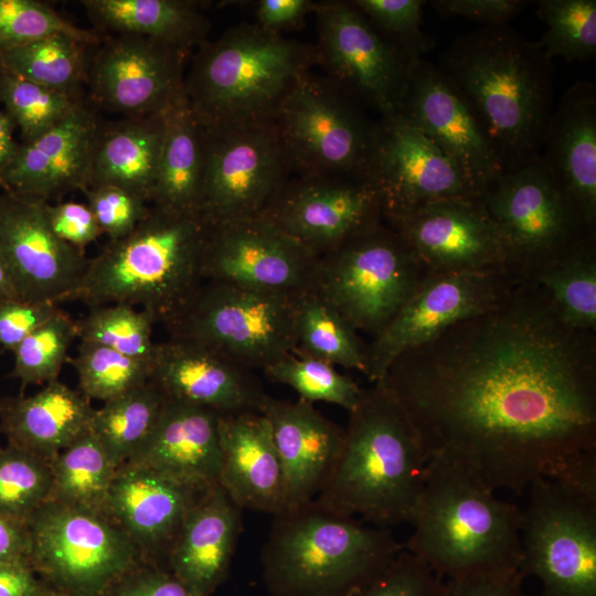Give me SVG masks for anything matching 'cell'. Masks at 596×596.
<instances>
[{"mask_svg":"<svg viewBox=\"0 0 596 596\" xmlns=\"http://www.w3.org/2000/svg\"><path fill=\"white\" fill-rule=\"evenodd\" d=\"M427 461L521 494L558 458L596 448V332L568 327L530 278L397 356L380 381Z\"/></svg>","mask_w":596,"mask_h":596,"instance_id":"1","label":"cell"},{"mask_svg":"<svg viewBox=\"0 0 596 596\" xmlns=\"http://www.w3.org/2000/svg\"><path fill=\"white\" fill-rule=\"evenodd\" d=\"M436 66L472 107L503 170L540 155L552 114L553 67L536 41L509 23L481 26L456 36Z\"/></svg>","mask_w":596,"mask_h":596,"instance_id":"2","label":"cell"},{"mask_svg":"<svg viewBox=\"0 0 596 596\" xmlns=\"http://www.w3.org/2000/svg\"><path fill=\"white\" fill-rule=\"evenodd\" d=\"M371 384L349 412L340 453L316 499L376 526L409 523L427 457L401 404L382 382Z\"/></svg>","mask_w":596,"mask_h":596,"instance_id":"3","label":"cell"},{"mask_svg":"<svg viewBox=\"0 0 596 596\" xmlns=\"http://www.w3.org/2000/svg\"><path fill=\"white\" fill-rule=\"evenodd\" d=\"M209 224L199 213L150 210L126 237L108 241L88 259L67 301L89 308L139 306L166 326L204 281L202 253Z\"/></svg>","mask_w":596,"mask_h":596,"instance_id":"4","label":"cell"},{"mask_svg":"<svg viewBox=\"0 0 596 596\" xmlns=\"http://www.w3.org/2000/svg\"><path fill=\"white\" fill-rule=\"evenodd\" d=\"M274 518L262 552L264 582L274 596H352L404 549L389 529L317 499Z\"/></svg>","mask_w":596,"mask_h":596,"instance_id":"5","label":"cell"},{"mask_svg":"<svg viewBox=\"0 0 596 596\" xmlns=\"http://www.w3.org/2000/svg\"><path fill=\"white\" fill-rule=\"evenodd\" d=\"M522 510L460 471L427 464L405 549L441 578L519 572Z\"/></svg>","mask_w":596,"mask_h":596,"instance_id":"6","label":"cell"},{"mask_svg":"<svg viewBox=\"0 0 596 596\" xmlns=\"http://www.w3.org/2000/svg\"><path fill=\"white\" fill-rule=\"evenodd\" d=\"M319 63L316 45L242 23L198 46L184 93L202 128L270 120L295 82Z\"/></svg>","mask_w":596,"mask_h":596,"instance_id":"7","label":"cell"},{"mask_svg":"<svg viewBox=\"0 0 596 596\" xmlns=\"http://www.w3.org/2000/svg\"><path fill=\"white\" fill-rule=\"evenodd\" d=\"M292 174L368 177L377 121L327 77H299L273 117Z\"/></svg>","mask_w":596,"mask_h":596,"instance_id":"8","label":"cell"},{"mask_svg":"<svg viewBox=\"0 0 596 596\" xmlns=\"http://www.w3.org/2000/svg\"><path fill=\"white\" fill-rule=\"evenodd\" d=\"M426 274L400 234L381 222L317 257L312 287L373 338Z\"/></svg>","mask_w":596,"mask_h":596,"instance_id":"9","label":"cell"},{"mask_svg":"<svg viewBox=\"0 0 596 596\" xmlns=\"http://www.w3.org/2000/svg\"><path fill=\"white\" fill-rule=\"evenodd\" d=\"M481 200L499 231L509 269L523 279L596 234L540 155L503 170Z\"/></svg>","mask_w":596,"mask_h":596,"instance_id":"10","label":"cell"},{"mask_svg":"<svg viewBox=\"0 0 596 596\" xmlns=\"http://www.w3.org/2000/svg\"><path fill=\"white\" fill-rule=\"evenodd\" d=\"M28 561L49 586L72 596H102L142 558L103 513L52 500L26 521Z\"/></svg>","mask_w":596,"mask_h":596,"instance_id":"11","label":"cell"},{"mask_svg":"<svg viewBox=\"0 0 596 596\" xmlns=\"http://www.w3.org/2000/svg\"><path fill=\"white\" fill-rule=\"evenodd\" d=\"M295 297L207 280L164 327L169 337L202 343L264 371L294 353Z\"/></svg>","mask_w":596,"mask_h":596,"instance_id":"12","label":"cell"},{"mask_svg":"<svg viewBox=\"0 0 596 596\" xmlns=\"http://www.w3.org/2000/svg\"><path fill=\"white\" fill-rule=\"evenodd\" d=\"M522 510L519 573L540 596H596V502L540 476Z\"/></svg>","mask_w":596,"mask_h":596,"instance_id":"13","label":"cell"},{"mask_svg":"<svg viewBox=\"0 0 596 596\" xmlns=\"http://www.w3.org/2000/svg\"><path fill=\"white\" fill-rule=\"evenodd\" d=\"M319 65L337 87L382 117L400 113L417 53L383 34L352 1L316 2Z\"/></svg>","mask_w":596,"mask_h":596,"instance_id":"14","label":"cell"},{"mask_svg":"<svg viewBox=\"0 0 596 596\" xmlns=\"http://www.w3.org/2000/svg\"><path fill=\"white\" fill-rule=\"evenodd\" d=\"M199 213L209 223L262 215L292 170L273 119L202 128Z\"/></svg>","mask_w":596,"mask_h":596,"instance_id":"15","label":"cell"},{"mask_svg":"<svg viewBox=\"0 0 596 596\" xmlns=\"http://www.w3.org/2000/svg\"><path fill=\"white\" fill-rule=\"evenodd\" d=\"M508 272L427 273L393 318L365 343L364 375L380 382L402 353L498 304L522 280Z\"/></svg>","mask_w":596,"mask_h":596,"instance_id":"16","label":"cell"},{"mask_svg":"<svg viewBox=\"0 0 596 596\" xmlns=\"http://www.w3.org/2000/svg\"><path fill=\"white\" fill-rule=\"evenodd\" d=\"M259 216L316 258L383 222L369 177H291Z\"/></svg>","mask_w":596,"mask_h":596,"instance_id":"17","label":"cell"},{"mask_svg":"<svg viewBox=\"0 0 596 596\" xmlns=\"http://www.w3.org/2000/svg\"><path fill=\"white\" fill-rule=\"evenodd\" d=\"M315 262L270 221L255 216L209 224L201 273L204 281L297 296L312 287Z\"/></svg>","mask_w":596,"mask_h":596,"instance_id":"18","label":"cell"},{"mask_svg":"<svg viewBox=\"0 0 596 596\" xmlns=\"http://www.w3.org/2000/svg\"><path fill=\"white\" fill-rule=\"evenodd\" d=\"M368 177L380 193L383 221L438 200L480 196L455 161L398 114L377 121Z\"/></svg>","mask_w":596,"mask_h":596,"instance_id":"19","label":"cell"},{"mask_svg":"<svg viewBox=\"0 0 596 596\" xmlns=\"http://www.w3.org/2000/svg\"><path fill=\"white\" fill-rule=\"evenodd\" d=\"M189 53L136 35H115L88 64L92 103L125 117L163 114L184 91Z\"/></svg>","mask_w":596,"mask_h":596,"instance_id":"20","label":"cell"},{"mask_svg":"<svg viewBox=\"0 0 596 596\" xmlns=\"http://www.w3.org/2000/svg\"><path fill=\"white\" fill-rule=\"evenodd\" d=\"M385 222L405 241L427 273L513 274L481 196L438 200Z\"/></svg>","mask_w":596,"mask_h":596,"instance_id":"21","label":"cell"},{"mask_svg":"<svg viewBox=\"0 0 596 596\" xmlns=\"http://www.w3.org/2000/svg\"><path fill=\"white\" fill-rule=\"evenodd\" d=\"M42 200L0 194V251L18 298L67 301L88 264L85 252L52 232Z\"/></svg>","mask_w":596,"mask_h":596,"instance_id":"22","label":"cell"},{"mask_svg":"<svg viewBox=\"0 0 596 596\" xmlns=\"http://www.w3.org/2000/svg\"><path fill=\"white\" fill-rule=\"evenodd\" d=\"M398 115L455 161L480 196L502 173L500 157L470 104L424 58L413 72Z\"/></svg>","mask_w":596,"mask_h":596,"instance_id":"23","label":"cell"},{"mask_svg":"<svg viewBox=\"0 0 596 596\" xmlns=\"http://www.w3.org/2000/svg\"><path fill=\"white\" fill-rule=\"evenodd\" d=\"M150 381L167 398L219 415L260 412L267 396L253 370L184 338L169 337L157 342Z\"/></svg>","mask_w":596,"mask_h":596,"instance_id":"24","label":"cell"},{"mask_svg":"<svg viewBox=\"0 0 596 596\" xmlns=\"http://www.w3.org/2000/svg\"><path fill=\"white\" fill-rule=\"evenodd\" d=\"M99 125L84 102L77 104L49 131L19 145L2 187L49 203L88 189Z\"/></svg>","mask_w":596,"mask_h":596,"instance_id":"25","label":"cell"},{"mask_svg":"<svg viewBox=\"0 0 596 596\" xmlns=\"http://www.w3.org/2000/svg\"><path fill=\"white\" fill-rule=\"evenodd\" d=\"M204 491L127 461L115 472L104 514L125 532L143 561L161 565V558L167 563L190 508Z\"/></svg>","mask_w":596,"mask_h":596,"instance_id":"26","label":"cell"},{"mask_svg":"<svg viewBox=\"0 0 596 596\" xmlns=\"http://www.w3.org/2000/svg\"><path fill=\"white\" fill-rule=\"evenodd\" d=\"M540 153L586 227L596 232V87L577 81L552 110ZM540 151V152H541Z\"/></svg>","mask_w":596,"mask_h":596,"instance_id":"27","label":"cell"},{"mask_svg":"<svg viewBox=\"0 0 596 596\" xmlns=\"http://www.w3.org/2000/svg\"><path fill=\"white\" fill-rule=\"evenodd\" d=\"M219 485L242 509L285 510L286 481L272 425L260 412L219 416Z\"/></svg>","mask_w":596,"mask_h":596,"instance_id":"28","label":"cell"},{"mask_svg":"<svg viewBox=\"0 0 596 596\" xmlns=\"http://www.w3.org/2000/svg\"><path fill=\"white\" fill-rule=\"evenodd\" d=\"M269 421L286 481L285 510L318 497L340 453L344 428L312 403L266 396L260 407Z\"/></svg>","mask_w":596,"mask_h":596,"instance_id":"29","label":"cell"},{"mask_svg":"<svg viewBox=\"0 0 596 596\" xmlns=\"http://www.w3.org/2000/svg\"><path fill=\"white\" fill-rule=\"evenodd\" d=\"M219 416L207 408L167 398L152 433L128 461L187 487L207 490L219 483L220 477Z\"/></svg>","mask_w":596,"mask_h":596,"instance_id":"30","label":"cell"},{"mask_svg":"<svg viewBox=\"0 0 596 596\" xmlns=\"http://www.w3.org/2000/svg\"><path fill=\"white\" fill-rule=\"evenodd\" d=\"M242 510L219 483L190 508L166 566L194 596H210L227 577Z\"/></svg>","mask_w":596,"mask_h":596,"instance_id":"31","label":"cell"},{"mask_svg":"<svg viewBox=\"0 0 596 596\" xmlns=\"http://www.w3.org/2000/svg\"><path fill=\"white\" fill-rule=\"evenodd\" d=\"M95 408L58 380L30 396L0 400V433L9 444L52 459L89 432Z\"/></svg>","mask_w":596,"mask_h":596,"instance_id":"32","label":"cell"},{"mask_svg":"<svg viewBox=\"0 0 596 596\" xmlns=\"http://www.w3.org/2000/svg\"><path fill=\"white\" fill-rule=\"evenodd\" d=\"M164 113L100 124L89 188L118 187L150 204L163 142Z\"/></svg>","mask_w":596,"mask_h":596,"instance_id":"33","label":"cell"},{"mask_svg":"<svg viewBox=\"0 0 596 596\" xmlns=\"http://www.w3.org/2000/svg\"><path fill=\"white\" fill-rule=\"evenodd\" d=\"M91 22L115 35H136L189 53L207 40L210 21L190 0H84Z\"/></svg>","mask_w":596,"mask_h":596,"instance_id":"34","label":"cell"},{"mask_svg":"<svg viewBox=\"0 0 596 596\" xmlns=\"http://www.w3.org/2000/svg\"><path fill=\"white\" fill-rule=\"evenodd\" d=\"M202 175V131L183 91L164 113L163 142L150 205L199 213Z\"/></svg>","mask_w":596,"mask_h":596,"instance_id":"35","label":"cell"},{"mask_svg":"<svg viewBox=\"0 0 596 596\" xmlns=\"http://www.w3.org/2000/svg\"><path fill=\"white\" fill-rule=\"evenodd\" d=\"M294 333L295 354L364 373L365 343L351 323L315 287L295 297Z\"/></svg>","mask_w":596,"mask_h":596,"instance_id":"36","label":"cell"},{"mask_svg":"<svg viewBox=\"0 0 596 596\" xmlns=\"http://www.w3.org/2000/svg\"><path fill=\"white\" fill-rule=\"evenodd\" d=\"M530 279L547 294L571 328L596 332V236H588Z\"/></svg>","mask_w":596,"mask_h":596,"instance_id":"37","label":"cell"},{"mask_svg":"<svg viewBox=\"0 0 596 596\" xmlns=\"http://www.w3.org/2000/svg\"><path fill=\"white\" fill-rule=\"evenodd\" d=\"M87 45L75 36L55 34L0 51V70L83 100V87L87 86Z\"/></svg>","mask_w":596,"mask_h":596,"instance_id":"38","label":"cell"},{"mask_svg":"<svg viewBox=\"0 0 596 596\" xmlns=\"http://www.w3.org/2000/svg\"><path fill=\"white\" fill-rule=\"evenodd\" d=\"M167 397L151 381L95 408L89 432L119 467L152 433Z\"/></svg>","mask_w":596,"mask_h":596,"instance_id":"39","label":"cell"},{"mask_svg":"<svg viewBox=\"0 0 596 596\" xmlns=\"http://www.w3.org/2000/svg\"><path fill=\"white\" fill-rule=\"evenodd\" d=\"M51 465L50 500L104 514L118 467L91 432L53 457Z\"/></svg>","mask_w":596,"mask_h":596,"instance_id":"40","label":"cell"},{"mask_svg":"<svg viewBox=\"0 0 596 596\" xmlns=\"http://www.w3.org/2000/svg\"><path fill=\"white\" fill-rule=\"evenodd\" d=\"M536 3V15L546 25L536 43L549 60L585 62L595 57V0H540Z\"/></svg>","mask_w":596,"mask_h":596,"instance_id":"41","label":"cell"},{"mask_svg":"<svg viewBox=\"0 0 596 596\" xmlns=\"http://www.w3.org/2000/svg\"><path fill=\"white\" fill-rule=\"evenodd\" d=\"M155 323L148 312L127 304L98 306L76 320L77 339L151 363L157 345Z\"/></svg>","mask_w":596,"mask_h":596,"instance_id":"42","label":"cell"},{"mask_svg":"<svg viewBox=\"0 0 596 596\" xmlns=\"http://www.w3.org/2000/svg\"><path fill=\"white\" fill-rule=\"evenodd\" d=\"M51 459L9 444L0 448V513L26 523L52 490Z\"/></svg>","mask_w":596,"mask_h":596,"instance_id":"43","label":"cell"},{"mask_svg":"<svg viewBox=\"0 0 596 596\" xmlns=\"http://www.w3.org/2000/svg\"><path fill=\"white\" fill-rule=\"evenodd\" d=\"M68 362L88 400L105 403L150 381L151 363L91 342L79 341L76 356Z\"/></svg>","mask_w":596,"mask_h":596,"instance_id":"44","label":"cell"},{"mask_svg":"<svg viewBox=\"0 0 596 596\" xmlns=\"http://www.w3.org/2000/svg\"><path fill=\"white\" fill-rule=\"evenodd\" d=\"M268 380L291 387L299 400L315 403L326 402L352 411L361 395L362 387L337 366L313 358L288 354L266 368Z\"/></svg>","mask_w":596,"mask_h":596,"instance_id":"45","label":"cell"},{"mask_svg":"<svg viewBox=\"0 0 596 596\" xmlns=\"http://www.w3.org/2000/svg\"><path fill=\"white\" fill-rule=\"evenodd\" d=\"M0 102L21 130L23 142L34 140L84 100L0 70Z\"/></svg>","mask_w":596,"mask_h":596,"instance_id":"46","label":"cell"},{"mask_svg":"<svg viewBox=\"0 0 596 596\" xmlns=\"http://www.w3.org/2000/svg\"><path fill=\"white\" fill-rule=\"evenodd\" d=\"M76 339V321L61 309L12 351V376L20 380L22 387L57 380Z\"/></svg>","mask_w":596,"mask_h":596,"instance_id":"47","label":"cell"},{"mask_svg":"<svg viewBox=\"0 0 596 596\" xmlns=\"http://www.w3.org/2000/svg\"><path fill=\"white\" fill-rule=\"evenodd\" d=\"M55 34L75 36L88 45L98 36L61 17L36 0H0V51L19 47Z\"/></svg>","mask_w":596,"mask_h":596,"instance_id":"48","label":"cell"},{"mask_svg":"<svg viewBox=\"0 0 596 596\" xmlns=\"http://www.w3.org/2000/svg\"><path fill=\"white\" fill-rule=\"evenodd\" d=\"M352 3L383 34L411 49L419 56L433 42L422 31L423 0H353Z\"/></svg>","mask_w":596,"mask_h":596,"instance_id":"49","label":"cell"},{"mask_svg":"<svg viewBox=\"0 0 596 596\" xmlns=\"http://www.w3.org/2000/svg\"><path fill=\"white\" fill-rule=\"evenodd\" d=\"M444 581L405 546L375 578L352 596H441Z\"/></svg>","mask_w":596,"mask_h":596,"instance_id":"50","label":"cell"},{"mask_svg":"<svg viewBox=\"0 0 596 596\" xmlns=\"http://www.w3.org/2000/svg\"><path fill=\"white\" fill-rule=\"evenodd\" d=\"M86 204L109 241L129 235L145 219L150 204L139 195L114 185L91 187L83 191Z\"/></svg>","mask_w":596,"mask_h":596,"instance_id":"51","label":"cell"},{"mask_svg":"<svg viewBox=\"0 0 596 596\" xmlns=\"http://www.w3.org/2000/svg\"><path fill=\"white\" fill-rule=\"evenodd\" d=\"M102 596H194L166 566L141 560Z\"/></svg>","mask_w":596,"mask_h":596,"instance_id":"52","label":"cell"},{"mask_svg":"<svg viewBox=\"0 0 596 596\" xmlns=\"http://www.w3.org/2000/svg\"><path fill=\"white\" fill-rule=\"evenodd\" d=\"M58 305L10 298L0 301V347L13 351L28 336L58 312Z\"/></svg>","mask_w":596,"mask_h":596,"instance_id":"53","label":"cell"},{"mask_svg":"<svg viewBox=\"0 0 596 596\" xmlns=\"http://www.w3.org/2000/svg\"><path fill=\"white\" fill-rule=\"evenodd\" d=\"M45 213L55 236L82 252H85L86 246L103 234L94 213L86 203L46 202Z\"/></svg>","mask_w":596,"mask_h":596,"instance_id":"54","label":"cell"},{"mask_svg":"<svg viewBox=\"0 0 596 596\" xmlns=\"http://www.w3.org/2000/svg\"><path fill=\"white\" fill-rule=\"evenodd\" d=\"M542 476L596 502V448L576 450L558 458Z\"/></svg>","mask_w":596,"mask_h":596,"instance_id":"55","label":"cell"},{"mask_svg":"<svg viewBox=\"0 0 596 596\" xmlns=\"http://www.w3.org/2000/svg\"><path fill=\"white\" fill-rule=\"evenodd\" d=\"M432 8L443 18H465L483 25L507 24L531 1L524 0H433Z\"/></svg>","mask_w":596,"mask_h":596,"instance_id":"56","label":"cell"},{"mask_svg":"<svg viewBox=\"0 0 596 596\" xmlns=\"http://www.w3.org/2000/svg\"><path fill=\"white\" fill-rule=\"evenodd\" d=\"M519 573H500L447 578L441 596H531Z\"/></svg>","mask_w":596,"mask_h":596,"instance_id":"57","label":"cell"},{"mask_svg":"<svg viewBox=\"0 0 596 596\" xmlns=\"http://www.w3.org/2000/svg\"><path fill=\"white\" fill-rule=\"evenodd\" d=\"M316 2L310 0H260L255 9V23L265 30L281 33L298 28Z\"/></svg>","mask_w":596,"mask_h":596,"instance_id":"58","label":"cell"},{"mask_svg":"<svg viewBox=\"0 0 596 596\" xmlns=\"http://www.w3.org/2000/svg\"><path fill=\"white\" fill-rule=\"evenodd\" d=\"M43 586L28 560L0 562V596H35Z\"/></svg>","mask_w":596,"mask_h":596,"instance_id":"59","label":"cell"},{"mask_svg":"<svg viewBox=\"0 0 596 596\" xmlns=\"http://www.w3.org/2000/svg\"><path fill=\"white\" fill-rule=\"evenodd\" d=\"M30 544L26 523L0 513V562L28 560Z\"/></svg>","mask_w":596,"mask_h":596,"instance_id":"60","label":"cell"},{"mask_svg":"<svg viewBox=\"0 0 596 596\" xmlns=\"http://www.w3.org/2000/svg\"><path fill=\"white\" fill-rule=\"evenodd\" d=\"M15 124L12 118L0 109V185L2 187V177L11 163L19 143L13 138Z\"/></svg>","mask_w":596,"mask_h":596,"instance_id":"61","label":"cell"},{"mask_svg":"<svg viewBox=\"0 0 596 596\" xmlns=\"http://www.w3.org/2000/svg\"><path fill=\"white\" fill-rule=\"evenodd\" d=\"M18 298L8 267L0 251V301Z\"/></svg>","mask_w":596,"mask_h":596,"instance_id":"62","label":"cell"},{"mask_svg":"<svg viewBox=\"0 0 596 596\" xmlns=\"http://www.w3.org/2000/svg\"><path fill=\"white\" fill-rule=\"evenodd\" d=\"M35 596H72V595L57 590L44 583V586L38 592Z\"/></svg>","mask_w":596,"mask_h":596,"instance_id":"63","label":"cell"},{"mask_svg":"<svg viewBox=\"0 0 596 596\" xmlns=\"http://www.w3.org/2000/svg\"><path fill=\"white\" fill-rule=\"evenodd\" d=\"M1 448V447H0Z\"/></svg>","mask_w":596,"mask_h":596,"instance_id":"64","label":"cell"}]
</instances>
